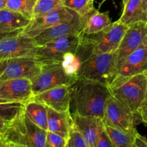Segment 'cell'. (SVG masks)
<instances>
[{"label": "cell", "mask_w": 147, "mask_h": 147, "mask_svg": "<svg viewBox=\"0 0 147 147\" xmlns=\"http://www.w3.org/2000/svg\"><path fill=\"white\" fill-rule=\"evenodd\" d=\"M111 96L106 85L78 78L70 86V114L97 116L103 119L106 103Z\"/></svg>", "instance_id": "cell-1"}, {"label": "cell", "mask_w": 147, "mask_h": 147, "mask_svg": "<svg viewBox=\"0 0 147 147\" xmlns=\"http://www.w3.org/2000/svg\"><path fill=\"white\" fill-rule=\"evenodd\" d=\"M109 88L113 97L137 116L147 92V76L145 73L116 76Z\"/></svg>", "instance_id": "cell-2"}, {"label": "cell", "mask_w": 147, "mask_h": 147, "mask_svg": "<svg viewBox=\"0 0 147 147\" xmlns=\"http://www.w3.org/2000/svg\"><path fill=\"white\" fill-rule=\"evenodd\" d=\"M47 131L30 120L23 111L10 122L2 135L7 147H46Z\"/></svg>", "instance_id": "cell-3"}, {"label": "cell", "mask_w": 147, "mask_h": 147, "mask_svg": "<svg viewBox=\"0 0 147 147\" xmlns=\"http://www.w3.org/2000/svg\"><path fill=\"white\" fill-rule=\"evenodd\" d=\"M77 76L109 86L116 76L115 53L91 54L81 63Z\"/></svg>", "instance_id": "cell-4"}, {"label": "cell", "mask_w": 147, "mask_h": 147, "mask_svg": "<svg viewBox=\"0 0 147 147\" xmlns=\"http://www.w3.org/2000/svg\"><path fill=\"white\" fill-rule=\"evenodd\" d=\"M80 41V34H69L54 39L37 46L35 57L42 65L60 63L67 53H76Z\"/></svg>", "instance_id": "cell-5"}, {"label": "cell", "mask_w": 147, "mask_h": 147, "mask_svg": "<svg viewBox=\"0 0 147 147\" xmlns=\"http://www.w3.org/2000/svg\"><path fill=\"white\" fill-rule=\"evenodd\" d=\"M129 27L118 20L100 32L92 34L82 33L80 35L90 45L92 54L113 53L119 48Z\"/></svg>", "instance_id": "cell-6"}, {"label": "cell", "mask_w": 147, "mask_h": 147, "mask_svg": "<svg viewBox=\"0 0 147 147\" xmlns=\"http://www.w3.org/2000/svg\"><path fill=\"white\" fill-rule=\"evenodd\" d=\"M42 65L35 57H20L0 60V80L27 78L32 81L42 70Z\"/></svg>", "instance_id": "cell-7"}, {"label": "cell", "mask_w": 147, "mask_h": 147, "mask_svg": "<svg viewBox=\"0 0 147 147\" xmlns=\"http://www.w3.org/2000/svg\"><path fill=\"white\" fill-rule=\"evenodd\" d=\"M103 122L104 125L121 129L135 136L139 134L136 128L135 115L112 95L106 103Z\"/></svg>", "instance_id": "cell-8"}, {"label": "cell", "mask_w": 147, "mask_h": 147, "mask_svg": "<svg viewBox=\"0 0 147 147\" xmlns=\"http://www.w3.org/2000/svg\"><path fill=\"white\" fill-rule=\"evenodd\" d=\"M78 79L77 76H70L62 63L42 65L40 74L32 81L34 95L61 86H70Z\"/></svg>", "instance_id": "cell-9"}, {"label": "cell", "mask_w": 147, "mask_h": 147, "mask_svg": "<svg viewBox=\"0 0 147 147\" xmlns=\"http://www.w3.org/2000/svg\"><path fill=\"white\" fill-rule=\"evenodd\" d=\"M37 45L34 38L22 32L0 40V60L20 57H35Z\"/></svg>", "instance_id": "cell-10"}, {"label": "cell", "mask_w": 147, "mask_h": 147, "mask_svg": "<svg viewBox=\"0 0 147 147\" xmlns=\"http://www.w3.org/2000/svg\"><path fill=\"white\" fill-rule=\"evenodd\" d=\"M78 14L76 11L62 6L50 12L34 16L22 32L34 38L47 29L66 20H71Z\"/></svg>", "instance_id": "cell-11"}, {"label": "cell", "mask_w": 147, "mask_h": 147, "mask_svg": "<svg viewBox=\"0 0 147 147\" xmlns=\"http://www.w3.org/2000/svg\"><path fill=\"white\" fill-rule=\"evenodd\" d=\"M147 37L146 22L141 21L129 25L125 32L118 50L115 53L116 75L119 67L125 59L141 45Z\"/></svg>", "instance_id": "cell-12"}, {"label": "cell", "mask_w": 147, "mask_h": 147, "mask_svg": "<svg viewBox=\"0 0 147 147\" xmlns=\"http://www.w3.org/2000/svg\"><path fill=\"white\" fill-rule=\"evenodd\" d=\"M86 18L87 15L81 16L78 14L71 20H66L45 30L34 37V41L37 46H41L54 39L69 34L80 35L84 30Z\"/></svg>", "instance_id": "cell-13"}, {"label": "cell", "mask_w": 147, "mask_h": 147, "mask_svg": "<svg viewBox=\"0 0 147 147\" xmlns=\"http://www.w3.org/2000/svg\"><path fill=\"white\" fill-rule=\"evenodd\" d=\"M34 96L32 81L27 78L0 80V99L26 103Z\"/></svg>", "instance_id": "cell-14"}, {"label": "cell", "mask_w": 147, "mask_h": 147, "mask_svg": "<svg viewBox=\"0 0 147 147\" xmlns=\"http://www.w3.org/2000/svg\"><path fill=\"white\" fill-rule=\"evenodd\" d=\"M146 72L147 37L141 45L125 59L119 67L116 76H132L141 73H146Z\"/></svg>", "instance_id": "cell-15"}, {"label": "cell", "mask_w": 147, "mask_h": 147, "mask_svg": "<svg viewBox=\"0 0 147 147\" xmlns=\"http://www.w3.org/2000/svg\"><path fill=\"white\" fill-rule=\"evenodd\" d=\"M33 100L57 111H70V86H61L34 95Z\"/></svg>", "instance_id": "cell-16"}, {"label": "cell", "mask_w": 147, "mask_h": 147, "mask_svg": "<svg viewBox=\"0 0 147 147\" xmlns=\"http://www.w3.org/2000/svg\"><path fill=\"white\" fill-rule=\"evenodd\" d=\"M75 126L86 139L88 147H96L100 132L104 129L103 119L92 116L71 115Z\"/></svg>", "instance_id": "cell-17"}, {"label": "cell", "mask_w": 147, "mask_h": 147, "mask_svg": "<svg viewBox=\"0 0 147 147\" xmlns=\"http://www.w3.org/2000/svg\"><path fill=\"white\" fill-rule=\"evenodd\" d=\"M30 21L31 19L9 9H0V32H22Z\"/></svg>", "instance_id": "cell-18"}, {"label": "cell", "mask_w": 147, "mask_h": 147, "mask_svg": "<svg viewBox=\"0 0 147 147\" xmlns=\"http://www.w3.org/2000/svg\"><path fill=\"white\" fill-rule=\"evenodd\" d=\"M47 131L62 135L67 139L69 130L74 123L70 111H57L47 106Z\"/></svg>", "instance_id": "cell-19"}, {"label": "cell", "mask_w": 147, "mask_h": 147, "mask_svg": "<svg viewBox=\"0 0 147 147\" xmlns=\"http://www.w3.org/2000/svg\"><path fill=\"white\" fill-rule=\"evenodd\" d=\"M109 17V11L100 12L96 9H93L87 14L86 25L83 32L84 34H92L100 32L112 24Z\"/></svg>", "instance_id": "cell-20"}, {"label": "cell", "mask_w": 147, "mask_h": 147, "mask_svg": "<svg viewBox=\"0 0 147 147\" xmlns=\"http://www.w3.org/2000/svg\"><path fill=\"white\" fill-rule=\"evenodd\" d=\"M24 112L35 124L47 131V109L45 105L32 99L25 103Z\"/></svg>", "instance_id": "cell-21"}, {"label": "cell", "mask_w": 147, "mask_h": 147, "mask_svg": "<svg viewBox=\"0 0 147 147\" xmlns=\"http://www.w3.org/2000/svg\"><path fill=\"white\" fill-rule=\"evenodd\" d=\"M119 21L129 26L138 22H146L147 14L142 8V0H129L123 7V14Z\"/></svg>", "instance_id": "cell-22"}, {"label": "cell", "mask_w": 147, "mask_h": 147, "mask_svg": "<svg viewBox=\"0 0 147 147\" xmlns=\"http://www.w3.org/2000/svg\"><path fill=\"white\" fill-rule=\"evenodd\" d=\"M104 126L115 147H134L136 136L107 125Z\"/></svg>", "instance_id": "cell-23"}, {"label": "cell", "mask_w": 147, "mask_h": 147, "mask_svg": "<svg viewBox=\"0 0 147 147\" xmlns=\"http://www.w3.org/2000/svg\"><path fill=\"white\" fill-rule=\"evenodd\" d=\"M24 103L10 102L0 99V119L11 121L24 111Z\"/></svg>", "instance_id": "cell-24"}, {"label": "cell", "mask_w": 147, "mask_h": 147, "mask_svg": "<svg viewBox=\"0 0 147 147\" xmlns=\"http://www.w3.org/2000/svg\"><path fill=\"white\" fill-rule=\"evenodd\" d=\"M37 0H7L6 8L23 14L30 19L34 17V9Z\"/></svg>", "instance_id": "cell-25"}, {"label": "cell", "mask_w": 147, "mask_h": 147, "mask_svg": "<svg viewBox=\"0 0 147 147\" xmlns=\"http://www.w3.org/2000/svg\"><path fill=\"white\" fill-rule=\"evenodd\" d=\"M63 5L81 16H86L95 8L93 0H64Z\"/></svg>", "instance_id": "cell-26"}, {"label": "cell", "mask_w": 147, "mask_h": 147, "mask_svg": "<svg viewBox=\"0 0 147 147\" xmlns=\"http://www.w3.org/2000/svg\"><path fill=\"white\" fill-rule=\"evenodd\" d=\"M64 0H37L34 9V16L45 14L63 5Z\"/></svg>", "instance_id": "cell-27"}, {"label": "cell", "mask_w": 147, "mask_h": 147, "mask_svg": "<svg viewBox=\"0 0 147 147\" xmlns=\"http://www.w3.org/2000/svg\"><path fill=\"white\" fill-rule=\"evenodd\" d=\"M62 64L67 74L70 76H77L81 63L76 56V53H68L65 55Z\"/></svg>", "instance_id": "cell-28"}, {"label": "cell", "mask_w": 147, "mask_h": 147, "mask_svg": "<svg viewBox=\"0 0 147 147\" xmlns=\"http://www.w3.org/2000/svg\"><path fill=\"white\" fill-rule=\"evenodd\" d=\"M66 147H88L85 138L74 123L69 130Z\"/></svg>", "instance_id": "cell-29"}, {"label": "cell", "mask_w": 147, "mask_h": 147, "mask_svg": "<svg viewBox=\"0 0 147 147\" xmlns=\"http://www.w3.org/2000/svg\"><path fill=\"white\" fill-rule=\"evenodd\" d=\"M67 139L65 136L55 132L47 131L46 147H66Z\"/></svg>", "instance_id": "cell-30"}, {"label": "cell", "mask_w": 147, "mask_h": 147, "mask_svg": "<svg viewBox=\"0 0 147 147\" xmlns=\"http://www.w3.org/2000/svg\"><path fill=\"white\" fill-rule=\"evenodd\" d=\"M96 147H115L105 129V126L104 129L102 130L99 135Z\"/></svg>", "instance_id": "cell-31"}, {"label": "cell", "mask_w": 147, "mask_h": 147, "mask_svg": "<svg viewBox=\"0 0 147 147\" xmlns=\"http://www.w3.org/2000/svg\"><path fill=\"white\" fill-rule=\"evenodd\" d=\"M137 116H139L141 121L144 123L145 125L147 126V92L146 98H145L144 100L143 103H142V106L139 109Z\"/></svg>", "instance_id": "cell-32"}, {"label": "cell", "mask_w": 147, "mask_h": 147, "mask_svg": "<svg viewBox=\"0 0 147 147\" xmlns=\"http://www.w3.org/2000/svg\"><path fill=\"white\" fill-rule=\"evenodd\" d=\"M134 147H147V138L139 134L135 139Z\"/></svg>", "instance_id": "cell-33"}, {"label": "cell", "mask_w": 147, "mask_h": 147, "mask_svg": "<svg viewBox=\"0 0 147 147\" xmlns=\"http://www.w3.org/2000/svg\"><path fill=\"white\" fill-rule=\"evenodd\" d=\"M11 121H7L2 119H0V134H2L8 129L9 123Z\"/></svg>", "instance_id": "cell-34"}, {"label": "cell", "mask_w": 147, "mask_h": 147, "mask_svg": "<svg viewBox=\"0 0 147 147\" xmlns=\"http://www.w3.org/2000/svg\"><path fill=\"white\" fill-rule=\"evenodd\" d=\"M20 32H14V33H4L0 32V40H2V39L5 38V37H9V36H12V35H15V34H19Z\"/></svg>", "instance_id": "cell-35"}, {"label": "cell", "mask_w": 147, "mask_h": 147, "mask_svg": "<svg viewBox=\"0 0 147 147\" xmlns=\"http://www.w3.org/2000/svg\"><path fill=\"white\" fill-rule=\"evenodd\" d=\"M2 134H0V147H7V144H6Z\"/></svg>", "instance_id": "cell-36"}, {"label": "cell", "mask_w": 147, "mask_h": 147, "mask_svg": "<svg viewBox=\"0 0 147 147\" xmlns=\"http://www.w3.org/2000/svg\"><path fill=\"white\" fill-rule=\"evenodd\" d=\"M142 6L144 11L147 14V0H142Z\"/></svg>", "instance_id": "cell-37"}, {"label": "cell", "mask_w": 147, "mask_h": 147, "mask_svg": "<svg viewBox=\"0 0 147 147\" xmlns=\"http://www.w3.org/2000/svg\"><path fill=\"white\" fill-rule=\"evenodd\" d=\"M7 0H0V9L6 8Z\"/></svg>", "instance_id": "cell-38"}, {"label": "cell", "mask_w": 147, "mask_h": 147, "mask_svg": "<svg viewBox=\"0 0 147 147\" xmlns=\"http://www.w3.org/2000/svg\"><path fill=\"white\" fill-rule=\"evenodd\" d=\"M122 1H123V7H124L127 4V3L129 2V0H122Z\"/></svg>", "instance_id": "cell-39"}, {"label": "cell", "mask_w": 147, "mask_h": 147, "mask_svg": "<svg viewBox=\"0 0 147 147\" xmlns=\"http://www.w3.org/2000/svg\"><path fill=\"white\" fill-rule=\"evenodd\" d=\"M145 74H146V76H147V72H146V73H145Z\"/></svg>", "instance_id": "cell-40"}, {"label": "cell", "mask_w": 147, "mask_h": 147, "mask_svg": "<svg viewBox=\"0 0 147 147\" xmlns=\"http://www.w3.org/2000/svg\"><path fill=\"white\" fill-rule=\"evenodd\" d=\"M146 24H147V21H146Z\"/></svg>", "instance_id": "cell-41"}, {"label": "cell", "mask_w": 147, "mask_h": 147, "mask_svg": "<svg viewBox=\"0 0 147 147\" xmlns=\"http://www.w3.org/2000/svg\"><path fill=\"white\" fill-rule=\"evenodd\" d=\"M104 1H106V0H104Z\"/></svg>", "instance_id": "cell-42"}]
</instances>
